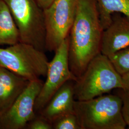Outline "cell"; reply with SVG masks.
I'll list each match as a JSON object with an SVG mask.
<instances>
[{"label": "cell", "instance_id": "cell-1", "mask_svg": "<svg viewBox=\"0 0 129 129\" xmlns=\"http://www.w3.org/2000/svg\"><path fill=\"white\" fill-rule=\"evenodd\" d=\"M103 32L96 0H77L69 48V68L77 78L90 61L101 53Z\"/></svg>", "mask_w": 129, "mask_h": 129}, {"label": "cell", "instance_id": "cell-2", "mask_svg": "<svg viewBox=\"0 0 129 129\" xmlns=\"http://www.w3.org/2000/svg\"><path fill=\"white\" fill-rule=\"evenodd\" d=\"M122 101L119 96L104 94L86 101H75L74 112L81 129H125Z\"/></svg>", "mask_w": 129, "mask_h": 129}, {"label": "cell", "instance_id": "cell-3", "mask_svg": "<svg viewBox=\"0 0 129 129\" xmlns=\"http://www.w3.org/2000/svg\"><path fill=\"white\" fill-rule=\"evenodd\" d=\"M117 88H127L109 57L100 53L74 82V97L76 101H86Z\"/></svg>", "mask_w": 129, "mask_h": 129}, {"label": "cell", "instance_id": "cell-4", "mask_svg": "<svg viewBox=\"0 0 129 129\" xmlns=\"http://www.w3.org/2000/svg\"><path fill=\"white\" fill-rule=\"evenodd\" d=\"M49 62L45 51L26 43L0 48V66L29 81L46 77Z\"/></svg>", "mask_w": 129, "mask_h": 129}, {"label": "cell", "instance_id": "cell-5", "mask_svg": "<svg viewBox=\"0 0 129 129\" xmlns=\"http://www.w3.org/2000/svg\"><path fill=\"white\" fill-rule=\"evenodd\" d=\"M8 6L18 29L20 42L46 52L43 10L36 0H3Z\"/></svg>", "mask_w": 129, "mask_h": 129}, {"label": "cell", "instance_id": "cell-6", "mask_svg": "<svg viewBox=\"0 0 129 129\" xmlns=\"http://www.w3.org/2000/svg\"><path fill=\"white\" fill-rule=\"evenodd\" d=\"M76 9L77 0H55L43 10L46 51L55 52L69 36Z\"/></svg>", "mask_w": 129, "mask_h": 129}, {"label": "cell", "instance_id": "cell-7", "mask_svg": "<svg viewBox=\"0 0 129 129\" xmlns=\"http://www.w3.org/2000/svg\"><path fill=\"white\" fill-rule=\"evenodd\" d=\"M69 36L55 51L54 57L49 62L46 80L43 83L35 102V111L37 114L64 83L69 80L75 81L77 79L69 68Z\"/></svg>", "mask_w": 129, "mask_h": 129}, {"label": "cell", "instance_id": "cell-8", "mask_svg": "<svg viewBox=\"0 0 129 129\" xmlns=\"http://www.w3.org/2000/svg\"><path fill=\"white\" fill-rule=\"evenodd\" d=\"M43 81L41 79L29 82L27 86L5 113L0 116V129H25L35 118V105Z\"/></svg>", "mask_w": 129, "mask_h": 129}, {"label": "cell", "instance_id": "cell-9", "mask_svg": "<svg viewBox=\"0 0 129 129\" xmlns=\"http://www.w3.org/2000/svg\"><path fill=\"white\" fill-rule=\"evenodd\" d=\"M110 25L103 30L101 53L109 56L129 46V19L120 13L112 15Z\"/></svg>", "mask_w": 129, "mask_h": 129}, {"label": "cell", "instance_id": "cell-10", "mask_svg": "<svg viewBox=\"0 0 129 129\" xmlns=\"http://www.w3.org/2000/svg\"><path fill=\"white\" fill-rule=\"evenodd\" d=\"M74 82L64 83L38 114L52 124L61 117L74 112Z\"/></svg>", "mask_w": 129, "mask_h": 129}, {"label": "cell", "instance_id": "cell-11", "mask_svg": "<svg viewBox=\"0 0 129 129\" xmlns=\"http://www.w3.org/2000/svg\"><path fill=\"white\" fill-rule=\"evenodd\" d=\"M29 82L0 66V116L9 109Z\"/></svg>", "mask_w": 129, "mask_h": 129}, {"label": "cell", "instance_id": "cell-12", "mask_svg": "<svg viewBox=\"0 0 129 129\" xmlns=\"http://www.w3.org/2000/svg\"><path fill=\"white\" fill-rule=\"evenodd\" d=\"M20 42L18 29L9 9L0 0V45H13Z\"/></svg>", "mask_w": 129, "mask_h": 129}, {"label": "cell", "instance_id": "cell-13", "mask_svg": "<svg viewBox=\"0 0 129 129\" xmlns=\"http://www.w3.org/2000/svg\"><path fill=\"white\" fill-rule=\"evenodd\" d=\"M103 30L111 24L112 15L120 13L129 19V0H96Z\"/></svg>", "mask_w": 129, "mask_h": 129}, {"label": "cell", "instance_id": "cell-14", "mask_svg": "<svg viewBox=\"0 0 129 129\" xmlns=\"http://www.w3.org/2000/svg\"><path fill=\"white\" fill-rule=\"evenodd\" d=\"M121 76L129 71V46L108 56Z\"/></svg>", "mask_w": 129, "mask_h": 129}, {"label": "cell", "instance_id": "cell-15", "mask_svg": "<svg viewBox=\"0 0 129 129\" xmlns=\"http://www.w3.org/2000/svg\"><path fill=\"white\" fill-rule=\"evenodd\" d=\"M52 126L53 129H81L75 112L61 117L53 123Z\"/></svg>", "mask_w": 129, "mask_h": 129}, {"label": "cell", "instance_id": "cell-16", "mask_svg": "<svg viewBox=\"0 0 129 129\" xmlns=\"http://www.w3.org/2000/svg\"><path fill=\"white\" fill-rule=\"evenodd\" d=\"M114 91L122 101V114L126 126L129 129V89L117 88L114 89Z\"/></svg>", "mask_w": 129, "mask_h": 129}, {"label": "cell", "instance_id": "cell-17", "mask_svg": "<svg viewBox=\"0 0 129 129\" xmlns=\"http://www.w3.org/2000/svg\"><path fill=\"white\" fill-rule=\"evenodd\" d=\"M34 119L28 123L25 129H53L52 124L48 121L38 114Z\"/></svg>", "mask_w": 129, "mask_h": 129}, {"label": "cell", "instance_id": "cell-18", "mask_svg": "<svg viewBox=\"0 0 129 129\" xmlns=\"http://www.w3.org/2000/svg\"><path fill=\"white\" fill-rule=\"evenodd\" d=\"M37 4L43 10L45 9L49 6L55 0H36Z\"/></svg>", "mask_w": 129, "mask_h": 129}, {"label": "cell", "instance_id": "cell-19", "mask_svg": "<svg viewBox=\"0 0 129 129\" xmlns=\"http://www.w3.org/2000/svg\"><path fill=\"white\" fill-rule=\"evenodd\" d=\"M122 81L127 89H129V71L121 76Z\"/></svg>", "mask_w": 129, "mask_h": 129}]
</instances>
